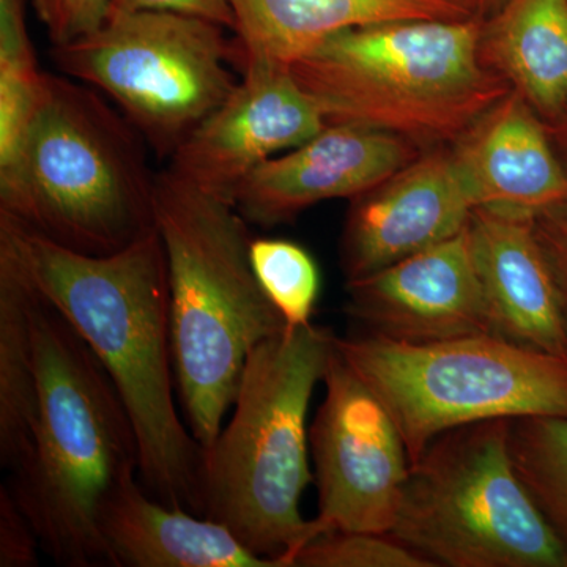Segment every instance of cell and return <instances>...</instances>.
<instances>
[{
	"label": "cell",
	"instance_id": "obj_1",
	"mask_svg": "<svg viewBox=\"0 0 567 567\" xmlns=\"http://www.w3.org/2000/svg\"><path fill=\"white\" fill-rule=\"evenodd\" d=\"M0 251L106 369L136 432L145 491L203 516L204 447L175 404L169 278L158 230L121 251L91 256L0 215Z\"/></svg>",
	"mask_w": 567,
	"mask_h": 567
},
{
	"label": "cell",
	"instance_id": "obj_2",
	"mask_svg": "<svg viewBox=\"0 0 567 567\" xmlns=\"http://www.w3.org/2000/svg\"><path fill=\"white\" fill-rule=\"evenodd\" d=\"M32 290L39 404L9 487L55 563L111 566L100 513L123 477L140 473L136 432L91 347Z\"/></svg>",
	"mask_w": 567,
	"mask_h": 567
},
{
	"label": "cell",
	"instance_id": "obj_3",
	"mask_svg": "<svg viewBox=\"0 0 567 567\" xmlns=\"http://www.w3.org/2000/svg\"><path fill=\"white\" fill-rule=\"evenodd\" d=\"M155 227L169 278L175 380L189 431L208 450L249 354L287 327L254 275L248 221L234 204L156 175Z\"/></svg>",
	"mask_w": 567,
	"mask_h": 567
},
{
	"label": "cell",
	"instance_id": "obj_4",
	"mask_svg": "<svg viewBox=\"0 0 567 567\" xmlns=\"http://www.w3.org/2000/svg\"><path fill=\"white\" fill-rule=\"evenodd\" d=\"M336 350V336L286 327L246 361L233 416L204 451L203 516L226 525L254 554L293 567L319 536L301 514L309 468L308 413Z\"/></svg>",
	"mask_w": 567,
	"mask_h": 567
},
{
	"label": "cell",
	"instance_id": "obj_5",
	"mask_svg": "<svg viewBox=\"0 0 567 567\" xmlns=\"http://www.w3.org/2000/svg\"><path fill=\"white\" fill-rule=\"evenodd\" d=\"M147 147L102 93L47 73L20 145L0 164V215L74 251H121L156 229Z\"/></svg>",
	"mask_w": 567,
	"mask_h": 567
},
{
	"label": "cell",
	"instance_id": "obj_6",
	"mask_svg": "<svg viewBox=\"0 0 567 567\" xmlns=\"http://www.w3.org/2000/svg\"><path fill=\"white\" fill-rule=\"evenodd\" d=\"M483 24L398 21L346 29L290 65L327 125H357L442 147L513 87L483 55Z\"/></svg>",
	"mask_w": 567,
	"mask_h": 567
},
{
	"label": "cell",
	"instance_id": "obj_7",
	"mask_svg": "<svg viewBox=\"0 0 567 567\" xmlns=\"http://www.w3.org/2000/svg\"><path fill=\"white\" fill-rule=\"evenodd\" d=\"M336 349L371 388L404 439L410 465L462 425L528 416L567 417V357L475 334L446 341L338 338Z\"/></svg>",
	"mask_w": 567,
	"mask_h": 567
},
{
	"label": "cell",
	"instance_id": "obj_8",
	"mask_svg": "<svg viewBox=\"0 0 567 567\" xmlns=\"http://www.w3.org/2000/svg\"><path fill=\"white\" fill-rule=\"evenodd\" d=\"M511 420L447 431L409 477L390 536L446 567H567V551L522 483Z\"/></svg>",
	"mask_w": 567,
	"mask_h": 567
},
{
	"label": "cell",
	"instance_id": "obj_9",
	"mask_svg": "<svg viewBox=\"0 0 567 567\" xmlns=\"http://www.w3.org/2000/svg\"><path fill=\"white\" fill-rule=\"evenodd\" d=\"M223 25L171 11H111L99 31L51 51L58 69L110 96L159 158H171L237 87Z\"/></svg>",
	"mask_w": 567,
	"mask_h": 567
},
{
	"label": "cell",
	"instance_id": "obj_10",
	"mask_svg": "<svg viewBox=\"0 0 567 567\" xmlns=\"http://www.w3.org/2000/svg\"><path fill=\"white\" fill-rule=\"evenodd\" d=\"M324 399L309 427L320 535H390L410 473L404 439L383 402L334 350Z\"/></svg>",
	"mask_w": 567,
	"mask_h": 567
},
{
	"label": "cell",
	"instance_id": "obj_11",
	"mask_svg": "<svg viewBox=\"0 0 567 567\" xmlns=\"http://www.w3.org/2000/svg\"><path fill=\"white\" fill-rule=\"evenodd\" d=\"M241 70L244 78L234 92L182 142L167 167L230 204L260 164L305 144L327 126L322 111L289 66L248 62Z\"/></svg>",
	"mask_w": 567,
	"mask_h": 567
},
{
	"label": "cell",
	"instance_id": "obj_12",
	"mask_svg": "<svg viewBox=\"0 0 567 567\" xmlns=\"http://www.w3.org/2000/svg\"><path fill=\"white\" fill-rule=\"evenodd\" d=\"M347 312L391 341L494 334L468 226L442 244L347 282Z\"/></svg>",
	"mask_w": 567,
	"mask_h": 567
},
{
	"label": "cell",
	"instance_id": "obj_13",
	"mask_svg": "<svg viewBox=\"0 0 567 567\" xmlns=\"http://www.w3.org/2000/svg\"><path fill=\"white\" fill-rule=\"evenodd\" d=\"M473 210L453 148L421 153L382 185L352 199L341 244L347 282L454 237L468 226Z\"/></svg>",
	"mask_w": 567,
	"mask_h": 567
},
{
	"label": "cell",
	"instance_id": "obj_14",
	"mask_svg": "<svg viewBox=\"0 0 567 567\" xmlns=\"http://www.w3.org/2000/svg\"><path fill=\"white\" fill-rule=\"evenodd\" d=\"M421 155L420 145L357 125H327L286 155L260 164L241 183L234 205L246 221L271 227L330 199H354Z\"/></svg>",
	"mask_w": 567,
	"mask_h": 567
},
{
	"label": "cell",
	"instance_id": "obj_15",
	"mask_svg": "<svg viewBox=\"0 0 567 567\" xmlns=\"http://www.w3.org/2000/svg\"><path fill=\"white\" fill-rule=\"evenodd\" d=\"M468 230L494 334L567 357V320L535 216L480 207Z\"/></svg>",
	"mask_w": 567,
	"mask_h": 567
},
{
	"label": "cell",
	"instance_id": "obj_16",
	"mask_svg": "<svg viewBox=\"0 0 567 567\" xmlns=\"http://www.w3.org/2000/svg\"><path fill=\"white\" fill-rule=\"evenodd\" d=\"M475 208L535 216L567 200V177L532 106L511 92L453 144Z\"/></svg>",
	"mask_w": 567,
	"mask_h": 567
},
{
	"label": "cell",
	"instance_id": "obj_17",
	"mask_svg": "<svg viewBox=\"0 0 567 567\" xmlns=\"http://www.w3.org/2000/svg\"><path fill=\"white\" fill-rule=\"evenodd\" d=\"M235 63L289 66L346 29L398 21L480 20L484 0H229Z\"/></svg>",
	"mask_w": 567,
	"mask_h": 567
},
{
	"label": "cell",
	"instance_id": "obj_18",
	"mask_svg": "<svg viewBox=\"0 0 567 567\" xmlns=\"http://www.w3.org/2000/svg\"><path fill=\"white\" fill-rule=\"evenodd\" d=\"M130 473L104 499L100 529L114 567H279L226 525L153 498Z\"/></svg>",
	"mask_w": 567,
	"mask_h": 567
},
{
	"label": "cell",
	"instance_id": "obj_19",
	"mask_svg": "<svg viewBox=\"0 0 567 567\" xmlns=\"http://www.w3.org/2000/svg\"><path fill=\"white\" fill-rule=\"evenodd\" d=\"M483 55L544 114L567 103V0H506L483 29Z\"/></svg>",
	"mask_w": 567,
	"mask_h": 567
},
{
	"label": "cell",
	"instance_id": "obj_20",
	"mask_svg": "<svg viewBox=\"0 0 567 567\" xmlns=\"http://www.w3.org/2000/svg\"><path fill=\"white\" fill-rule=\"evenodd\" d=\"M33 290L0 251V464L13 468L28 445L39 404Z\"/></svg>",
	"mask_w": 567,
	"mask_h": 567
},
{
	"label": "cell",
	"instance_id": "obj_21",
	"mask_svg": "<svg viewBox=\"0 0 567 567\" xmlns=\"http://www.w3.org/2000/svg\"><path fill=\"white\" fill-rule=\"evenodd\" d=\"M509 446L517 475L567 551V417L511 420Z\"/></svg>",
	"mask_w": 567,
	"mask_h": 567
},
{
	"label": "cell",
	"instance_id": "obj_22",
	"mask_svg": "<svg viewBox=\"0 0 567 567\" xmlns=\"http://www.w3.org/2000/svg\"><path fill=\"white\" fill-rule=\"evenodd\" d=\"M249 257L257 281L287 327L312 323L322 286L315 257L281 238H252Z\"/></svg>",
	"mask_w": 567,
	"mask_h": 567
},
{
	"label": "cell",
	"instance_id": "obj_23",
	"mask_svg": "<svg viewBox=\"0 0 567 567\" xmlns=\"http://www.w3.org/2000/svg\"><path fill=\"white\" fill-rule=\"evenodd\" d=\"M293 567H435L393 536L368 532H333L306 544Z\"/></svg>",
	"mask_w": 567,
	"mask_h": 567
},
{
	"label": "cell",
	"instance_id": "obj_24",
	"mask_svg": "<svg viewBox=\"0 0 567 567\" xmlns=\"http://www.w3.org/2000/svg\"><path fill=\"white\" fill-rule=\"evenodd\" d=\"M43 78L25 24V0H0V87L37 89Z\"/></svg>",
	"mask_w": 567,
	"mask_h": 567
},
{
	"label": "cell",
	"instance_id": "obj_25",
	"mask_svg": "<svg viewBox=\"0 0 567 567\" xmlns=\"http://www.w3.org/2000/svg\"><path fill=\"white\" fill-rule=\"evenodd\" d=\"M54 47L99 31L110 14L111 0H32Z\"/></svg>",
	"mask_w": 567,
	"mask_h": 567
},
{
	"label": "cell",
	"instance_id": "obj_26",
	"mask_svg": "<svg viewBox=\"0 0 567 567\" xmlns=\"http://www.w3.org/2000/svg\"><path fill=\"white\" fill-rule=\"evenodd\" d=\"M40 548V537L10 487H0V567L39 566Z\"/></svg>",
	"mask_w": 567,
	"mask_h": 567
},
{
	"label": "cell",
	"instance_id": "obj_27",
	"mask_svg": "<svg viewBox=\"0 0 567 567\" xmlns=\"http://www.w3.org/2000/svg\"><path fill=\"white\" fill-rule=\"evenodd\" d=\"M535 230L550 265L567 320V200L536 213Z\"/></svg>",
	"mask_w": 567,
	"mask_h": 567
},
{
	"label": "cell",
	"instance_id": "obj_28",
	"mask_svg": "<svg viewBox=\"0 0 567 567\" xmlns=\"http://www.w3.org/2000/svg\"><path fill=\"white\" fill-rule=\"evenodd\" d=\"M111 11H171L235 28L229 0H111Z\"/></svg>",
	"mask_w": 567,
	"mask_h": 567
},
{
	"label": "cell",
	"instance_id": "obj_29",
	"mask_svg": "<svg viewBox=\"0 0 567 567\" xmlns=\"http://www.w3.org/2000/svg\"><path fill=\"white\" fill-rule=\"evenodd\" d=\"M484 2H487V0H484Z\"/></svg>",
	"mask_w": 567,
	"mask_h": 567
}]
</instances>
